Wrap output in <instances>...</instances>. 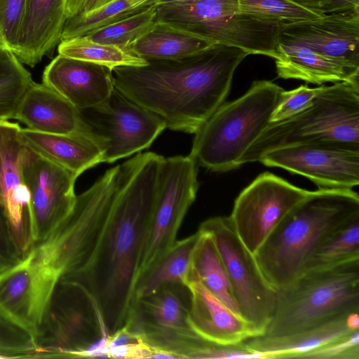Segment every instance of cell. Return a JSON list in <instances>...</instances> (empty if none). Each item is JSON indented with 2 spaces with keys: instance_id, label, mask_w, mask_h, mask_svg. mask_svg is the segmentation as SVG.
Segmentation results:
<instances>
[{
  "instance_id": "1",
  "label": "cell",
  "mask_w": 359,
  "mask_h": 359,
  "mask_svg": "<svg viewBox=\"0 0 359 359\" xmlns=\"http://www.w3.org/2000/svg\"><path fill=\"white\" fill-rule=\"evenodd\" d=\"M163 159L153 152L129 159L126 180L90 260L62 280L79 284L89 294L108 337L123 328L135 310L138 268Z\"/></svg>"
},
{
  "instance_id": "2",
  "label": "cell",
  "mask_w": 359,
  "mask_h": 359,
  "mask_svg": "<svg viewBox=\"0 0 359 359\" xmlns=\"http://www.w3.org/2000/svg\"><path fill=\"white\" fill-rule=\"evenodd\" d=\"M99 178L76 195L71 212L14 266L0 271V309L35 338L57 285L90 260L117 196Z\"/></svg>"
},
{
  "instance_id": "3",
  "label": "cell",
  "mask_w": 359,
  "mask_h": 359,
  "mask_svg": "<svg viewBox=\"0 0 359 359\" xmlns=\"http://www.w3.org/2000/svg\"><path fill=\"white\" fill-rule=\"evenodd\" d=\"M247 55L242 49L217 43L182 60L114 68V85L159 116L166 128L195 133L225 102L235 71Z\"/></svg>"
},
{
  "instance_id": "4",
  "label": "cell",
  "mask_w": 359,
  "mask_h": 359,
  "mask_svg": "<svg viewBox=\"0 0 359 359\" xmlns=\"http://www.w3.org/2000/svg\"><path fill=\"white\" fill-rule=\"evenodd\" d=\"M359 215L353 189H318L282 219L255 253L268 283L280 291L293 283L318 246L332 232Z\"/></svg>"
},
{
  "instance_id": "5",
  "label": "cell",
  "mask_w": 359,
  "mask_h": 359,
  "mask_svg": "<svg viewBox=\"0 0 359 359\" xmlns=\"http://www.w3.org/2000/svg\"><path fill=\"white\" fill-rule=\"evenodd\" d=\"M283 90L271 81H255L245 94L224 102L195 132L189 156L213 172L240 167L243 155L271 122Z\"/></svg>"
},
{
  "instance_id": "6",
  "label": "cell",
  "mask_w": 359,
  "mask_h": 359,
  "mask_svg": "<svg viewBox=\"0 0 359 359\" xmlns=\"http://www.w3.org/2000/svg\"><path fill=\"white\" fill-rule=\"evenodd\" d=\"M359 313V259L304 272L278 291L263 335L280 337Z\"/></svg>"
},
{
  "instance_id": "7",
  "label": "cell",
  "mask_w": 359,
  "mask_h": 359,
  "mask_svg": "<svg viewBox=\"0 0 359 359\" xmlns=\"http://www.w3.org/2000/svg\"><path fill=\"white\" fill-rule=\"evenodd\" d=\"M324 140L359 143V79L321 86L309 107L289 118L269 123L240 164L259 161L274 149Z\"/></svg>"
},
{
  "instance_id": "8",
  "label": "cell",
  "mask_w": 359,
  "mask_h": 359,
  "mask_svg": "<svg viewBox=\"0 0 359 359\" xmlns=\"http://www.w3.org/2000/svg\"><path fill=\"white\" fill-rule=\"evenodd\" d=\"M156 21L249 54L276 59L285 22L239 12L238 0H185L157 4Z\"/></svg>"
},
{
  "instance_id": "9",
  "label": "cell",
  "mask_w": 359,
  "mask_h": 359,
  "mask_svg": "<svg viewBox=\"0 0 359 359\" xmlns=\"http://www.w3.org/2000/svg\"><path fill=\"white\" fill-rule=\"evenodd\" d=\"M189 305L187 286L165 285L137 302L126 325L144 342L172 358H212L218 346L201 337L191 327Z\"/></svg>"
},
{
  "instance_id": "10",
  "label": "cell",
  "mask_w": 359,
  "mask_h": 359,
  "mask_svg": "<svg viewBox=\"0 0 359 359\" xmlns=\"http://www.w3.org/2000/svg\"><path fill=\"white\" fill-rule=\"evenodd\" d=\"M106 337L89 294L73 281L61 280L53 293L36 339V356L83 357L90 346Z\"/></svg>"
},
{
  "instance_id": "11",
  "label": "cell",
  "mask_w": 359,
  "mask_h": 359,
  "mask_svg": "<svg viewBox=\"0 0 359 359\" xmlns=\"http://www.w3.org/2000/svg\"><path fill=\"white\" fill-rule=\"evenodd\" d=\"M199 229L213 238L225 266L241 315L263 335L277 303L278 291L266 280L252 254L238 236L229 216L205 220Z\"/></svg>"
},
{
  "instance_id": "12",
  "label": "cell",
  "mask_w": 359,
  "mask_h": 359,
  "mask_svg": "<svg viewBox=\"0 0 359 359\" xmlns=\"http://www.w3.org/2000/svg\"><path fill=\"white\" fill-rule=\"evenodd\" d=\"M198 189L197 163L191 156L163 157L137 282L177 241V234Z\"/></svg>"
},
{
  "instance_id": "13",
  "label": "cell",
  "mask_w": 359,
  "mask_h": 359,
  "mask_svg": "<svg viewBox=\"0 0 359 359\" xmlns=\"http://www.w3.org/2000/svg\"><path fill=\"white\" fill-rule=\"evenodd\" d=\"M80 112L89 130L104 144L102 163H113L148 148L166 128L159 116L115 88L105 104Z\"/></svg>"
},
{
  "instance_id": "14",
  "label": "cell",
  "mask_w": 359,
  "mask_h": 359,
  "mask_svg": "<svg viewBox=\"0 0 359 359\" xmlns=\"http://www.w3.org/2000/svg\"><path fill=\"white\" fill-rule=\"evenodd\" d=\"M259 162L312 181L318 189H352L359 184V143L324 140L282 147Z\"/></svg>"
},
{
  "instance_id": "15",
  "label": "cell",
  "mask_w": 359,
  "mask_h": 359,
  "mask_svg": "<svg viewBox=\"0 0 359 359\" xmlns=\"http://www.w3.org/2000/svg\"><path fill=\"white\" fill-rule=\"evenodd\" d=\"M310 192L273 173L260 174L234 201L229 217L238 236L255 255L282 219Z\"/></svg>"
},
{
  "instance_id": "16",
  "label": "cell",
  "mask_w": 359,
  "mask_h": 359,
  "mask_svg": "<svg viewBox=\"0 0 359 359\" xmlns=\"http://www.w3.org/2000/svg\"><path fill=\"white\" fill-rule=\"evenodd\" d=\"M22 168L30 196L36 243L45 238L72 210L77 177L25 147Z\"/></svg>"
},
{
  "instance_id": "17",
  "label": "cell",
  "mask_w": 359,
  "mask_h": 359,
  "mask_svg": "<svg viewBox=\"0 0 359 359\" xmlns=\"http://www.w3.org/2000/svg\"><path fill=\"white\" fill-rule=\"evenodd\" d=\"M18 123L0 122V207L23 257L35 243L30 196L22 168Z\"/></svg>"
},
{
  "instance_id": "18",
  "label": "cell",
  "mask_w": 359,
  "mask_h": 359,
  "mask_svg": "<svg viewBox=\"0 0 359 359\" xmlns=\"http://www.w3.org/2000/svg\"><path fill=\"white\" fill-rule=\"evenodd\" d=\"M280 39L300 43L322 55L359 67V11L285 22Z\"/></svg>"
},
{
  "instance_id": "19",
  "label": "cell",
  "mask_w": 359,
  "mask_h": 359,
  "mask_svg": "<svg viewBox=\"0 0 359 359\" xmlns=\"http://www.w3.org/2000/svg\"><path fill=\"white\" fill-rule=\"evenodd\" d=\"M42 81L79 111L103 106L115 88L111 69L59 54L45 68Z\"/></svg>"
},
{
  "instance_id": "20",
  "label": "cell",
  "mask_w": 359,
  "mask_h": 359,
  "mask_svg": "<svg viewBox=\"0 0 359 359\" xmlns=\"http://www.w3.org/2000/svg\"><path fill=\"white\" fill-rule=\"evenodd\" d=\"M190 293L189 323L201 337L219 344H237L259 336L240 314L214 296L198 280L187 286Z\"/></svg>"
},
{
  "instance_id": "21",
  "label": "cell",
  "mask_w": 359,
  "mask_h": 359,
  "mask_svg": "<svg viewBox=\"0 0 359 359\" xmlns=\"http://www.w3.org/2000/svg\"><path fill=\"white\" fill-rule=\"evenodd\" d=\"M20 142L45 159L78 177L86 170L102 163V141L88 128L69 135H52L20 128Z\"/></svg>"
},
{
  "instance_id": "22",
  "label": "cell",
  "mask_w": 359,
  "mask_h": 359,
  "mask_svg": "<svg viewBox=\"0 0 359 359\" xmlns=\"http://www.w3.org/2000/svg\"><path fill=\"white\" fill-rule=\"evenodd\" d=\"M66 0H29L13 53L34 67L61 41L66 20Z\"/></svg>"
},
{
  "instance_id": "23",
  "label": "cell",
  "mask_w": 359,
  "mask_h": 359,
  "mask_svg": "<svg viewBox=\"0 0 359 359\" xmlns=\"http://www.w3.org/2000/svg\"><path fill=\"white\" fill-rule=\"evenodd\" d=\"M14 119L29 130L46 134L69 135L88 130L79 110L44 83L34 81L25 93Z\"/></svg>"
},
{
  "instance_id": "24",
  "label": "cell",
  "mask_w": 359,
  "mask_h": 359,
  "mask_svg": "<svg viewBox=\"0 0 359 359\" xmlns=\"http://www.w3.org/2000/svg\"><path fill=\"white\" fill-rule=\"evenodd\" d=\"M277 51L278 77L317 85L359 79V67L322 55L300 43L280 39Z\"/></svg>"
},
{
  "instance_id": "25",
  "label": "cell",
  "mask_w": 359,
  "mask_h": 359,
  "mask_svg": "<svg viewBox=\"0 0 359 359\" xmlns=\"http://www.w3.org/2000/svg\"><path fill=\"white\" fill-rule=\"evenodd\" d=\"M359 329V313L280 337L257 336L245 341L264 358H301L306 353Z\"/></svg>"
},
{
  "instance_id": "26",
  "label": "cell",
  "mask_w": 359,
  "mask_h": 359,
  "mask_svg": "<svg viewBox=\"0 0 359 359\" xmlns=\"http://www.w3.org/2000/svg\"><path fill=\"white\" fill-rule=\"evenodd\" d=\"M217 44L171 25L158 22L128 50L144 60H177L197 55Z\"/></svg>"
},
{
  "instance_id": "27",
  "label": "cell",
  "mask_w": 359,
  "mask_h": 359,
  "mask_svg": "<svg viewBox=\"0 0 359 359\" xmlns=\"http://www.w3.org/2000/svg\"><path fill=\"white\" fill-rule=\"evenodd\" d=\"M201 233L177 241L172 247L138 279L135 286V299L147 296L168 284L185 286L190 280L192 254Z\"/></svg>"
},
{
  "instance_id": "28",
  "label": "cell",
  "mask_w": 359,
  "mask_h": 359,
  "mask_svg": "<svg viewBox=\"0 0 359 359\" xmlns=\"http://www.w3.org/2000/svg\"><path fill=\"white\" fill-rule=\"evenodd\" d=\"M198 230L201 235L192 254L189 282L198 280L222 302L241 315L225 266L212 236L207 231Z\"/></svg>"
},
{
  "instance_id": "29",
  "label": "cell",
  "mask_w": 359,
  "mask_h": 359,
  "mask_svg": "<svg viewBox=\"0 0 359 359\" xmlns=\"http://www.w3.org/2000/svg\"><path fill=\"white\" fill-rule=\"evenodd\" d=\"M158 0H114L95 11L66 19L61 41L85 36L109 25L131 17Z\"/></svg>"
},
{
  "instance_id": "30",
  "label": "cell",
  "mask_w": 359,
  "mask_h": 359,
  "mask_svg": "<svg viewBox=\"0 0 359 359\" xmlns=\"http://www.w3.org/2000/svg\"><path fill=\"white\" fill-rule=\"evenodd\" d=\"M355 259H359V215L335 230L318 246L304 273L331 268Z\"/></svg>"
},
{
  "instance_id": "31",
  "label": "cell",
  "mask_w": 359,
  "mask_h": 359,
  "mask_svg": "<svg viewBox=\"0 0 359 359\" xmlns=\"http://www.w3.org/2000/svg\"><path fill=\"white\" fill-rule=\"evenodd\" d=\"M58 54L103 65L111 69L119 67H140L148 63L133 53L121 48L93 41L87 36H77L61 41Z\"/></svg>"
},
{
  "instance_id": "32",
  "label": "cell",
  "mask_w": 359,
  "mask_h": 359,
  "mask_svg": "<svg viewBox=\"0 0 359 359\" xmlns=\"http://www.w3.org/2000/svg\"><path fill=\"white\" fill-rule=\"evenodd\" d=\"M32 82L31 74L15 55L0 48V122L14 119Z\"/></svg>"
},
{
  "instance_id": "33",
  "label": "cell",
  "mask_w": 359,
  "mask_h": 359,
  "mask_svg": "<svg viewBox=\"0 0 359 359\" xmlns=\"http://www.w3.org/2000/svg\"><path fill=\"white\" fill-rule=\"evenodd\" d=\"M156 6L157 4L85 36L95 42L112 45L128 50L134 42L152 29L156 24Z\"/></svg>"
},
{
  "instance_id": "34",
  "label": "cell",
  "mask_w": 359,
  "mask_h": 359,
  "mask_svg": "<svg viewBox=\"0 0 359 359\" xmlns=\"http://www.w3.org/2000/svg\"><path fill=\"white\" fill-rule=\"evenodd\" d=\"M239 12L296 22L318 19L320 15L291 0H238Z\"/></svg>"
},
{
  "instance_id": "35",
  "label": "cell",
  "mask_w": 359,
  "mask_h": 359,
  "mask_svg": "<svg viewBox=\"0 0 359 359\" xmlns=\"http://www.w3.org/2000/svg\"><path fill=\"white\" fill-rule=\"evenodd\" d=\"M36 356L34 337L0 309V358Z\"/></svg>"
},
{
  "instance_id": "36",
  "label": "cell",
  "mask_w": 359,
  "mask_h": 359,
  "mask_svg": "<svg viewBox=\"0 0 359 359\" xmlns=\"http://www.w3.org/2000/svg\"><path fill=\"white\" fill-rule=\"evenodd\" d=\"M29 0H0V48L13 53Z\"/></svg>"
},
{
  "instance_id": "37",
  "label": "cell",
  "mask_w": 359,
  "mask_h": 359,
  "mask_svg": "<svg viewBox=\"0 0 359 359\" xmlns=\"http://www.w3.org/2000/svg\"><path fill=\"white\" fill-rule=\"evenodd\" d=\"M320 89L321 86L310 88L302 85L291 90H283L272 113L271 122H278L303 111L312 104Z\"/></svg>"
},
{
  "instance_id": "38",
  "label": "cell",
  "mask_w": 359,
  "mask_h": 359,
  "mask_svg": "<svg viewBox=\"0 0 359 359\" xmlns=\"http://www.w3.org/2000/svg\"><path fill=\"white\" fill-rule=\"evenodd\" d=\"M310 359H359V329L303 355Z\"/></svg>"
},
{
  "instance_id": "39",
  "label": "cell",
  "mask_w": 359,
  "mask_h": 359,
  "mask_svg": "<svg viewBox=\"0 0 359 359\" xmlns=\"http://www.w3.org/2000/svg\"><path fill=\"white\" fill-rule=\"evenodd\" d=\"M22 257L0 207V271L18 264Z\"/></svg>"
},
{
  "instance_id": "40",
  "label": "cell",
  "mask_w": 359,
  "mask_h": 359,
  "mask_svg": "<svg viewBox=\"0 0 359 359\" xmlns=\"http://www.w3.org/2000/svg\"><path fill=\"white\" fill-rule=\"evenodd\" d=\"M320 15L348 11H359V0H291Z\"/></svg>"
},
{
  "instance_id": "41",
  "label": "cell",
  "mask_w": 359,
  "mask_h": 359,
  "mask_svg": "<svg viewBox=\"0 0 359 359\" xmlns=\"http://www.w3.org/2000/svg\"><path fill=\"white\" fill-rule=\"evenodd\" d=\"M113 1L114 0H66V19L95 11Z\"/></svg>"
},
{
  "instance_id": "42",
  "label": "cell",
  "mask_w": 359,
  "mask_h": 359,
  "mask_svg": "<svg viewBox=\"0 0 359 359\" xmlns=\"http://www.w3.org/2000/svg\"><path fill=\"white\" fill-rule=\"evenodd\" d=\"M180 1H185V0H158L157 4L170 3V2Z\"/></svg>"
}]
</instances>
